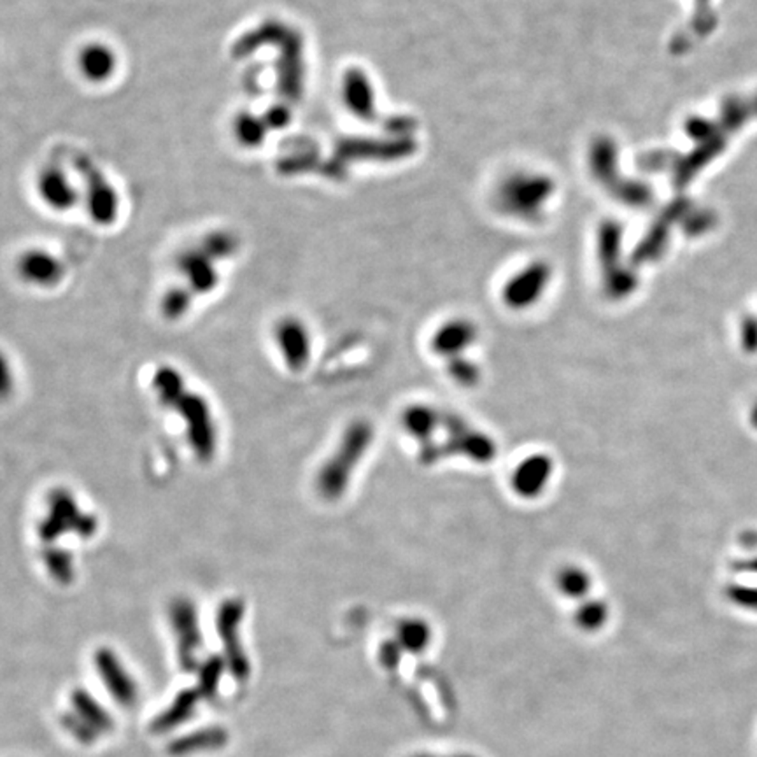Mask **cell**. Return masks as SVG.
I'll return each mask as SVG.
<instances>
[{"label":"cell","mask_w":757,"mask_h":757,"mask_svg":"<svg viewBox=\"0 0 757 757\" xmlns=\"http://www.w3.org/2000/svg\"><path fill=\"white\" fill-rule=\"evenodd\" d=\"M372 438L374 429L363 421L354 423L353 427H349L344 433L339 449L329 457L318 476V489L325 498L335 500L346 493L349 479L358 468L361 457L369 451Z\"/></svg>","instance_id":"cell-1"},{"label":"cell","mask_w":757,"mask_h":757,"mask_svg":"<svg viewBox=\"0 0 757 757\" xmlns=\"http://www.w3.org/2000/svg\"><path fill=\"white\" fill-rule=\"evenodd\" d=\"M244 615V605L241 602H227L218 614V633L223 640L225 661L230 673L239 682L248 681L251 675V664L242 647L239 626Z\"/></svg>","instance_id":"cell-2"},{"label":"cell","mask_w":757,"mask_h":757,"mask_svg":"<svg viewBox=\"0 0 757 757\" xmlns=\"http://www.w3.org/2000/svg\"><path fill=\"white\" fill-rule=\"evenodd\" d=\"M171 619L176 633L177 661L181 670L195 672L199 668L197 654L202 645L199 617L192 602L177 600L171 608Z\"/></svg>","instance_id":"cell-3"},{"label":"cell","mask_w":757,"mask_h":757,"mask_svg":"<svg viewBox=\"0 0 757 757\" xmlns=\"http://www.w3.org/2000/svg\"><path fill=\"white\" fill-rule=\"evenodd\" d=\"M93 666L97 675L103 682L107 693L116 700L118 705L132 708L137 705L139 687L130 675L118 654L107 647L97 649L93 654Z\"/></svg>","instance_id":"cell-4"},{"label":"cell","mask_w":757,"mask_h":757,"mask_svg":"<svg viewBox=\"0 0 757 757\" xmlns=\"http://www.w3.org/2000/svg\"><path fill=\"white\" fill-rule=\"evenodd\" d=\"M549 284V269L546 265H528L526 270L517 272L504 290L506 305L525 309L536 302Z\"/></svg>","instance_id":"cell-5"},{"label":"cell","mask_w":757,"mask_h":757,"mask_svg":"<svg viewBox=\"0 0 757 757\" xmlns=\"http://www.w3.org/2000/svg\"><path fill=\"white\" fill-rule=\"evenodd\" d=\"M230 732L223 726H205L197 732H186L169 742L167 754L171 757H190L203 752H216L227 747Z\"/></svg>","instance_id":"cell-6"},{"label":"cell","mask_w":757,"mask_h":757,"mask_svg":"<svg viewBox=\"0 0 757 757\" xmlns=\"http://www.w3.org/2000/svg\"><path fill=\"white\" fill-rule=\"evenodd\" d=\"M553 476V461L547 456H530L521 461L512 476L514 491L525 498L538 496Z\"/></svg>","instance_id":"cell-7"},{"label":"cell","mask_w":757,"mask_h":757,"mask_svg":"<svg viewBox=\"0 0 757 757\" xmlns=\"http://www.w3.org/2000/svg\"><path fill=\"white\" fill-rule=\"evenodd\" d=\"M201 694L195 687L192 689H182L176 694V698L172 700V703L167 708H163L154 719L152 721L150 730L154 734H165V732L176 730L177 726L184 724L186 721L192 719L193 712L199 707L201 703Z\"/></svg>","instance_id":"cell-8"},{"label":"cell","mask_w":757,"mask_h":757,"mask_svg":"<svg viewBox=\"0 0 757 757\" xmlns=\"http://www.w3.org/2000/svg\"><path fill=\"white\" fill-rule=\"evenodd\" d=\"M69 700H71L73 712H76L77 715L84 723H88L99 734H105L114 730V719L111 717L107 708L103 707L101 702H97V698L84 687L73 689Z\"/></svg>","instance_id":"cell-9"},{"label":"cell","mask_w":757,"mask_h":757,"mask_svg":"<svg viewBox=\"0 0 757 757\" xmlns=\"http://www.w3.org/2000/svg\"><path fill=\"white\" fill-rule=\"evenodd\" d=\"M278 340L288 365L295 370H300L310 353L307 331L302 325L299 321H284V325L279 327Z\"/></svg>","instance_id":"cell-10"},{"label":"cell","mask_w":757,"mask_h":757,"mask_svg":"<svg viewBox=\"0 0 757 757\" xmlns=\"http://www.w3.org/2000/svg\"><path fill=\"white\" fill-rule=\"evenodd\" d=\"M476 340V327L470 321H451L437 331L433 349L444 356H457Z\"/></svg>","instance_id":"cell-11"},{"label":"cell","mask_w":757,"mask_h":757,"mask_svg":"<svg viewBox=\"0 0 757 757\" xmlns=\"http://www.w3.org/2000/svg\"><path fill=\"white\" fill-rule=\"evenodd\" d=\"M431 628L423 619H405L397 630V644L407 653H425L431 644Z\"/></svg>","instance_id":"cell-12"},{"label":"cell","mask_w":757,"mask_h":757,"mask_svg":"<svg viewBox=\"0 0 757 757\" xmlns=\"http://www.w3.org/2000/svg\"><path fill=\"white\" fill-rule=\"evenodd\" d=\"M225 668H227V661H225V657L221 656L207 657L202 664H199V668H197L199 682H197L195 689L199 691L202 700H212L218 694L220 682L223 679Z\"/></svg>","instance_id":"cell-13"},{"label":"cell","mask_w":757,"mask_h":757,"mask_svg":"<svg viewBox=\"0 0 757 757\" xmlns=\"http://www.w3.org/2000/svg\"><path fill=\"white\" fill-rule=\"evenodd\" d=\"M555 585H557L559 593H563L565 596L574 598V600H581L589 593L591 579L581 568L566 566V568L559 570V574L555 575Z\"/></svg>","instance_id":"cell-14"},{"label":"cell","mask_w":757,"mask_h":757,"mask_svg":"<svg viewBox=\"0 0 757 757\" xmlns=\"http://www.w3.org/2000/svg\"><path fill=\"white\" fill-rule=\"evenodd\" d=\"M60 724L81 745H93L99 740V732H95L88 723H84L76 712L67 710L60 715Z\"/></svg>","instance_id":"cell-15"},{"label":"cell","mask_w":757,"mask_h":757,"mask_svg":"<svg viewBox=\"0 0 757 757\" xmlns=\"http://www.w3.org/2000/svg\"><path fill=\"white\" fill-rule=\"evenodd\" d=\"M575 623L584 631L600 630L606 623V606L602 602H585L575 614Z\"/></svg>","instance_id":"cell-16"},{"label":"cell","mask_w":757,"mask_h":757,"mask_svg":"<svg viewBox=\"0 0 757 757\" xmlns=\"http://www.w3.org/2000/svg\"><path fill=\"white\" fill-rule=\"evenodd\" d=\"M451 376H453L456 382H459L463 386H472L479 378V369H477L476 363H472L468 359L455 358L451 361Z\"/></svg>","instance_id":"cell-17"},{"label":"cell","mask_w":757,"mask_h":757,"mask_svg":"<svg viewBox=\"0 0 757 757\" xmlns=\"http://www.w3.org/2000/svg\"><path fill=\"white\" fill-rule=\"evenodd\" d=\"M11 384H13V380H11V370H9V365H7L5 358L0 354V398H2V397H5V395L9 393Z\"/></svg>","instance_id":"cell-18"},{"label":"cell","mask_w":757,"mask_h":757,"mask_svg":"<svg viewBox=\"0 0 757 757\" xmlns=\"http://www.w3.org/2000/svg\"><path fill=\"white\" fill-rule=\"evenodd\" d=\"M412 757H442V756H437V754H427V752H423V754H418V756H412Z\"/></svg>","instance_id":"cell-19"},{"label":"cell","mask_w":757,"mask_h":757,"mask_svg":"<svg viewBox=\"0 0 757 757\" xmlns=\"http://www.w3.org/2000/svg\"><path fill=\"white\" fill-rule=\"evenodd\" d=\"M449 757H477V756H474V754H453V756H449Z\"/></svg>","instance_id":"cell-20"}]
</instances>
